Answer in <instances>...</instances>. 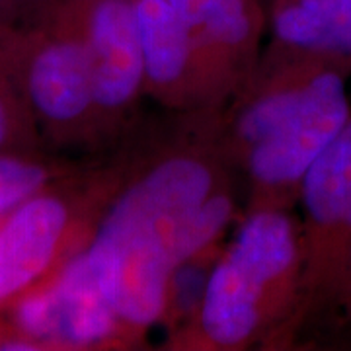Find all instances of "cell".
Returning <instances> with one entry per match:
<instances>
[{"mask_svg": "<svg viewBox=\"0 0 351 351\" xmlns=\"http://www.w3.org/2000/svg\"><path fill=\"white\" fill-rule=\"evenodd\" d=\"M232 164L211 115L191 137L131 152L127 174L86 244L88 265L133 341L164 322L172 277L203 256L237 211Z\"/></svg>", "mask_w": 351, "mask_h": 351, "instance_id": "6da1fadb", "label": "cell"}, {"mask_svg": "<svg viewBox=\"0 0 351 351\" xmlns=\"http://www.w3.org/2000/svg\"><path fill=\"white\" fill-rule=\"evenodd\" d=\"M351 64L271 45L246 90L213 113L228 162L248 176V213L299 203L302 180L351 117Z\"/></svg>", "mask_w": 351, "mask_h": 351, "instance_id": "7a4b0ae2", "label": "cell"}, {"mask_svg": "<svg viewBox=\"0 0 351 351\" xmlns=\"http://www.w3.org/2000/svg\"><path fill=\"white\" fill-rule=\"evenodd\" d=\"M301 277V219L287 209L246 213L172 343L180 350L237 351L293 339Z\"/></svg>", "mask_w": 351, "mask_h": 351, "instance_id": "3957f363", "label": "cell"}, {"mask_svg": "<svg viewBox=\"0 0 351 351\" xmlns=\"http://www.w3.org/2000/svg\"><path fill=\"white\" fill-rule=\"evenodd\" d=\"M302 277L293 338L318 324L351 256V117L302 180Z\"/></svg>", "mask_w": 351, "mask_h": 351, "instance_id": "277c9868", "label": "cell"}, {"mask_svg": "<svg viewBox=\"0 0 351 351\" xmlns=\"http://www.w3.org/2000/svg\"><path fill=\"white\" fill-rule=\"evenodd\" d=\"M69 25L84 45L104 147L123 141L145 94L133 0H69Z\"/></svg>", "mask_w": 351, "mask_h": 351, "instance_id": "5b68a950", "label": "cell"}, {"mask_svg": "<svg viewBox=\"0 0 351 351\" xmlns=\"http://www.w3.org/2000/svg\"><path fill=\"white\" fill-rule=\"evenodd\" d=\"M16 322L25 338L57 348L110 350L135 343L104 297L84 248L64 262L47 287L18 302Z\"/></svg>", "mask_w": 351, "mask_h": 351, "instance_id": "8992f818", "label": "cell"}, {"mask_svg": "<svg viewBox=\"0 0 351 351\" xmlns=\"http://www.w3.org/2000/svg\"><path fill=\"white\" fill-rule=\"evenodd\" d=\"M226 108L256 76L267 16L260 0H170Z\"/></svg>", "mask_w": 351, "mask_h": 351, "instance_id": "52a82bcc", "label": "cell"}, {"mask_svg": "<svg viewBox=\"0 0 351 351\" xmlns=\"http://www.w3.org/2000/svg\"><path fill=\"white\" fill-rule=\"evenodd\" d=\"M137 12L145 94L166 110L195 115L221 112L223 106L188 29L170 0H133Z\"/></svg>", "mask_w": 351, "mask_h": 351, "instance_id": "ba28073f", "label": "cell"}, {"mask_svg": "<svg viewBox=\"0 0 351 351\" xmlns=\"http://www.w3.org/2000/svg\"><path fill=\"white\" fill-rule=\"evenodd\" d=\"M78 226V209L63 195L34 193L0 225V302L34 285Z\"/></svg>", "mask_w": 351, "mask_h": 351, "instance_id": "9c48e42d", "label": "cell"}, {"mask_svg": "<svg viewBox=\"0 0 351 351\" xmlns=\"http://www.w3.org/2000/svg\"><path fill=\"white\" fill-rule=\"evenodd\" d=\"M25 92L34 110L51 125L100 141L86 51L69 24L34 53Z\"/></svg>", "mask_w": 351, "mask_h": 351, "instance_id": "30bf717a", "label": "cell"}, {"mask_svg": "<svg viewBox=\"0 0 351 351\" xmlns=\"http://www.w3.org/2000/svg\"><path fill=\"white\" fill-rule=\"evenodd\" d=\"M274 47L351 64V0H276Z\"/></svg>", "mask_w": 351, "mask_h": 351, "instance_id": "8fae6325", "label": "cell"}, {"mask_svg": "<svg viewBox=\"0 0 351 351\" xmlns=\"http://www.w3.org/2000/svg\"><path fill=\"white\" fill-rule=\"evenodd\" d=\"M49 180V170L43 164L0 156V217L12 213L27 197L38 193Z\"/></svg>", "mask_w": 351, "mask_h": 351, "instance_id": "7c38bea8", "label": "cell"}, {"mask_svg": "<svg viewBox=\"0 0 351 351\" xmlns=\"http://www.w3.org/2000/svg\"><path fill=\"white\" fill-rule=\"evenodd\" d=\"M318 324H328L338 336L351 341V256L338 291Z\"/></svg>", "mask_w": 351, "mask_h": 351, "instance_id": "4fadbf2b", "label": "cell"}, {"mask_svg": "<svg viewBox=\"0 0 351 351\" xmlns=\"http://www.w3.org/2000/svg\"><path fill=\"white\" fill-rule=\"evenodd\" d=\"M10 137V112L6 108L4 100L0 98V149Z\"/></svg>", "mask_w": 351, "mask_h": 351, "instance_id": "5bb4252c", "label": "cell"}, {"mask_svg": "<svg viewBox=\"0 0 351 351\" xmlns=\"http://www.w3.org/2000/svg\"><path fill=\"white\" fill-rule=\"evenodd\" d=\"M0 2H2V0H0Z\"/></svg>", "mask_w": 351, "mask_h": 351, "instance_id": "9a60e30c", "label": "cell"}]
</instances>
